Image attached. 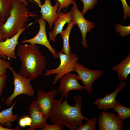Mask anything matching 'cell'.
<instances>
[{
  "instance_id": "6da1fadb",
  "label": "cell",
  "mask_w": 130,
  "mask_h": 130,
  "mask_svg": "<svg viewBox=\"0 0 130 130\" xmlns=\"http://www.w3.org/2000/svg\"><path fill=\"white\" fill-rule=\"evenodd\" d=\"M67 97L63 101L62 97L54 99L49 117L52 124L65 126L70 130H76L78 126L82 124L83 120L86 121L88 118L84 117L81 113L83 99L79 95L75 96L74 100L76 105L72 106L67 102Z\"/></svg>"
},
{
  "instance_id": "7a4b0ae2",
  "label": "cell",
  "mask_w": 130,
  "mask_h": 130,
  "mask_svg": "<svg viewBox=\"0 0 130 130\" xmlns=\"http://www.w3.org/2000/svg\"><path fill=\"white\" fill-rule=\"evenodd\" d=\"M16 55L21 62L20 73L31 80L42 74L46 60L37 44H20Z\"/></svg>"
},
{
  "instance_id": "3957f363",
  "label": "cell",
  "mask_w": 130,
  "mask_h": 130,
  "mask_svg": "<svg viewBox=\"0 0 130 130\" xmlns=\"http://www.w3.org/2000/svg\"><path fill=\"white\" fill-rule=\"evenodd\" d=\"M12 7L9 16L0 30L6 40L16 34L19 31L27 26L29 20L28 9L20 0H12Z\"/></svg>"
},
{
  "instance_id": "277c9868",
  "label": "cell",
  "mask_w": 130,
  "mask_h": 130,
  "mask_svg": "<svg viewBox=\"0 0 130 130\" xmlns=\"http://www.w3.org/2000/svg\"><path fill=\"white\" fill-rule=\"evenodd\" d=\"M10 70L13 74L14 89L13 93L5 100L4 103L8 107L11 106L13 99L17 96L23 94L32 97L35 93L34 89L30 83L31 80L30 78L16 72L12 67Z\"/></svg>"
},
{
  "instance_id": "5b68a950",
  "label": "cell",
  "mask_w": 130,
  "mask_h": 130,
  "mask_svg": "<svg viewBox=\"0 0 130 130\" xmlns=\"http://www.w3.org/2000/svg\"><path fill=\"white\" fill-rule=\"evenodd\" d=\"M56 53L60 60L59 65L55 69L47 70L46 73L43 74L44 76H45L56 74L53 83V84H55L63 75L73 71L75 66L78 59L77 55L72 53L66 55L61 50L57 52Z\"/></svg>"
},
{
  "instance_id": "8992f818",
  "label": "cell",
  "mask_w": 130,
  "mask_h": 130,
  "mask_svg": "<svg viewBox=\"0 0 130 130\" xmlns=\"http://www.w3.org/2000/svg\"><path fill=\"white\" fill-rule=\"evenodd\" d=\"M73 71L78 73V80L81 81L84 85V89L89 94L91 93L93 91L92 85L94 82L104 72L103 71L101 70L89 69L78 62L75 64Z\"/></svg>"
},
{
  "instance_id": "52a82bcc",
  "label": "cell",
  "mask_w": 130,
  "mask_h": 130,
  "mask_svg": "<svg viewBox=\"0 0 130 130\" xmlns=\"http://www.w3.org/2000/svg\"><path fill=\"white\" fill-rule=\"evenodd\" d=\"M71 11L72 21L74 22V25H77L81 31L82 34L81 44L84 48H88L89 46L86 40V37L88 32H91V30L95 26L93 22L86 20L84 15L78 10L77 4L74 2L73 4Z\"/></svg>"
},
{
  "instance_id": "ba28073f",
  "label": "cell",
  "mask_w": 130,
  "mask_h": 130,
  "mask_svg": "<svg viewBox=\"0 0 130 130\" xmlns=\"http://www.w3.org/2000/svg\"><path fill=\"white\" fill-rule=\"evenodd\" d=\"M31 22L26 27L20 29L17 33L13 37L6 39L4 41L0 42V57L5 60L6 57L8 59L12 61L17 58L15 52V49L19 44V37L21 33L26 28L34 23Z\"/></svg>"
},
{
  "instance_id": "9c48e42d",
  "label": "cell",
  "mask_w": 130,
  "mask_h": 130,
  "mask_svg": "<svg viewBox=\"0 0 130 130\" xmlns=\"http://www.w3.org/2000/svg\"><path fill=\"white\" fill-rule=\"evenodd\" d=\"M36 20L39 25V30L38 33L35 37L31 39L23 40L21 43H28L32 44L43 45L48 49L55 58H57L58 57L56 53L57 52L51 45L47 37L45 20L42 16L40 17L38 19H36Z\"/></svg>"
},
{
  "instance_id": "30bf717a",
  "label": "cell",
  "mask_w": 130,
  "mask_h": 130,
  "mask_svg": "<svg viewBox=\"0 0 130 130\" xmlns=\"http://www.w3.org/2000/svg\"><path fill=\"white\" fill-rule=\"evenodd\" d=\"M78 75L71 72L67 73L59 79L60 84L58 90L61 92L62 97H67L70 91L72 90L81 91L84 89V86L79 83Z\"/></svg>"
},
{
  "instance_id": "8fae6325",
  "label": "cell",
  "mask_w": 130,
  "mask_h": 130,
  "mask_svg": "<svg viewBox=\"0 0 130 130\" xmlns=\"http://www.w3.org/2000/svg\"><path fill=\"white\" fill-rule=\"evenodd\" d=\"M57 93V91L55 90L47 92L41 90L38 91L36 97L37 106L46 120L50 117L54 98Z\"/></svg>"
},
{
  "instance_id": "7c38bea8",
  "label": "cell",
  "mask_w": 130,
  "mask_h": 130,
  "mask_svg": "<svg viewBox=\"0 0 130 130\" xmlns=\"http://www.w3.org/2000/svg\"><path fill=\"white\" fill-rule=\"evenodd\" d=\"M99 130H121L123 125L118 116L113 112L104 111L98 117Z\"/></svg>"
},
{
  "instance_id": "4fadbf2b",
  "label": "cell",
  "mask_w": 130,
  "mask_h": 130,
  "mask_svg": "<svg viewBox=\"0 0 130 130\" xmlns=\"http://www.w3.org/2000/svg\"><path fill=\"white\" fill-rule=\"evenodd\" d=\"M32 122L29 128L27 130H34L39 128L43 130L47 124L46 119L44 115L39 110L37 100L32 101L28 108Z\"/></svg>"
},
{
  "instance_id": "5bb4252c",
  "label": "cell",
  "mask_w": 130,
  "mask_h": 130,
  "mask_svg": "<svg viewBox=\"0 0 130 130\" xmlns=\"http://www.w3.org/2000/svg\"><path fill=\"white\" fill-rule=\"evenodd\" d=\"M59 5V2L57 0L53 6L51 4L50 0H45L43 4L38 5L41 9L40 12L42 17L45 20L47 21L50 30L52 28L54 22L57 19V11Z\"/></svg>"
},
{
  "instance_id": "9a60e30c",
  "label": "cell",
  "mask_w": 130,
  "mask_h": 130,
  "mask_svg": "<svg viewBox=\"0 0 130 130\" xmlns=\"http://www.w3.org/2000/svg\"><path fill=\"white\" fill-rule=\"evenodd\" d=\"M126 84V83L124 81L120 82L116 87L114 91L110 92L109 94H106L103 98L96 99L93 104L97 106L98 109L103 110L105 111H107L116 101L118 93L124 88Z\"/></svg>"
},
{
  "instance_id": "2e32d148",
  "label": "cell",
  "mask_w": 130,
  "mask_h": 130,
  "mask_svg": "<svg viewBox=\"0 0 130 130\" xmlns=\"http://www.w3.org/2000/svg\"><path fill=\"white\" fill-rule=\"evenodd\" d=\"M57 13L58 17L54 23L53 30L48 33L49 41H52L54 43L55 41L57 35L62 32L65 24L72 20L71 10L66 13L59 12L58 11Z\"/></svg>"
},
{
  "instance_id": "e0dca14e",
  "label": "cell",
  "mask_w": 130,
  "mask_h": 130,
  "mask_svg": "<svg viewBox=\"0 0 130 130\" xmlns=\"http://www.w3.org/2000/svg\"><path fill=\"white\" fill-rule=\"evenodd\" d=\"M112 69L117 73L120 82L126 80L129 82L128 76L130 74V52L120 63L113 66Z\"/></svg>"
},
{
  "instance_id": "ac0fdd59",
  "label": "cell",
  "mask_w": 130,
  "mask_h": 130,
  "mask_svg": "<svg viewBox=\"0 0 130 130\" xmlns=\"http://www.w3.org/2000/svg\"><path fill=\"white\" fill-rule=\"evenodd\" d=\"M16 102V100L10 107L0 112V124L5 126L6 128H11L12 123L18 118V115L13 113V109Z\"/></svg>"
},
{
  "instance_id": "d6986e66",
  "label": "cell",
  "mask_w": 130,
  "mask_h": 130,
  "mask_svg": "<svg viewBox=\"0 0 130 130\" xmlns=\"http://www.w3.org/2000/svg\"><path fill=\"white\" fill-rule=\"evenodd\" d=\"M68 25L66 28L59 34L62 36L63 41V45L62 51L65 54L68 55L71 53V47L69 42V36L71 31L74 24L73 21L68 23Z\"/></svg>"
},
{
  "instance_id": "ffe728a7",
  "label": "cell",
  "mask_w": 130,
  "mask_h": 130,
  "mask_svg": "<svg viewBox=\"0 0 130 130\" xmlns=\"http://www.w3.org/2000/svg\"><path fill=\"white\" fill-rule=\"evenodd\" d=\"M110 108L113 109L117 113L118 117L122 122L130 117V108L122 105L119 100H116Z\"/></svg>"
},
{
  "instance_id": "44dd1931",
  "label": "cell",
  "mask_w": 130,
  "mask_h": 130,
  "mask_svg": "<svg viewBox=\"0 0 130 130\" xmlns=\"http://www.w3.org/2000/svg\"><path fill=\"white\" fill-rule=\"evenodd\" d=\"M12 7L11 0H0V13L6 20L9 16Z\"/></svg>"
},
{
  "instance_id": "7402d4cb",
  "label": "cell",
  "mask_w": 130,
  "mask_h": 130,
  "mask_svg": "<svg viewBox=\"0 0 130 130\" xmlns=\"http://www.w3.org/2000/svg\"><path fill=\"white\" fill-rule=\"evenodd\" d=\"M85 124L78 126L76 130H96V124L97 119L96 117H93L87 120Z\"/></svg>"
},
{
  "instance_id": "603a6c76",
  "label": "cell",
  "mask_w": 130,
  "mask_h": 130,
  "mask_svg": "<svg viewBox=\"0 0 130 130\" xmlns=\"http://www.w3.org/2000/svg\"><path fill=\"white\" fill-rule=\"evenodd\" d=\"M116 31L119 33L120 35L123 37L128 36L130 33V26H122L121 23L115 26Z\"/></svg>"
},
{
  "instance_id": "cb8c5ba5",
  "label": "cell",
  "mask_w": 130,
  "mask_h": 130,
  "mask_svg": "<svg viewBox=\"0 0 130 130\" xmlns=\"http://www.w3.org/2000/svg\"><path fill=\"white\" fill-rule=\"evenodd\" d=\"M83 2L84 7L81 12L84 15L88 11L92 10L98 3V0H81Z\"/></svg>"
},
{
  "instance_id": "d4e9b609",
  "label": "cell",
  "mask_w": 130,
  "mask_h": 130,
  "mask_svg": "<svg viewBox=\"0 0 130 130\" xmlns=\"http://www.w3.org/2000/svg\"><path fill=\"white\" fill-rule=\"evenodd\" d=\"M12 67L10 62L1 59L0 57V76L6 74V70Z\"/></svg>"
},
{
  "instance_id": "484cf974",
  "label": "cell",
  "mask_w": 130,
  "mask_h": 130,
  "mask_svg": "<svg viewBox=\"0 0 130 130\" xmlns=\"http://www.w3.org/2000/svg\"><path fill=\"white\" fill-rule=\"evenodd\" d=\"M59 2V5L57 11L60 12L63 9H66L71 4H72L75 2V0H57Z\"/></svg>"
},
{
  "instance_id": "4316f807",
  "label": "cell",
  "mask_w": 130,
  "mask_h": 130,
  "mask_svg": "<svg viewBox=\"0 0 130 130\" xmlns=\"http://www.w3.org/2000/svg\"><path fill=\"white\" fill-rule=\"evenodd\" d=\"M123 6L124 16L123 20H124L127 18L130 17V7L127 4L126 0H121Z\"/></svg>"
},
{
  "instance_id": "83f0119b",
  "label": "cell",
  "mask_w": 130,
  "mask_h": 130,
  "mask_svg": "<svg viewBox=\"0 0 130 130\" xmlns=\"http://www.w3.org/2000/svg\"><path fill=\"white\" fill-rule=\"evenodd\" d=\"M50 125L47 124L43 130H60L63 129L64 125L57 124Z\"/></svg>"
},
{
  "instance_id": "f1b7e54d",
  "label": "cell",
  "mask_w": 130,
  "mask_h": 130,
  "mask_svg": "<svg viewBox=\"0 0 130 130\" xmlns=\"http://www.w3.org/2000/svg\"><path fill=\"white\" fill-rule=\"evenodd\" d=\"M7 75L0 76V98L2 94L3 90L5 86Z\"/></svg>"
},
{
  "instance_id": "f546056e",
  "label": "cell",
  "mask_w": 130,
  "mask_h": 130,
  "mask_svg": "<svg viewBox=\"0 0 130 130\" xmlns=\"http://www.w3.org/2000/svg\"><path fill=\"white\" fill-rule=\"evenodd\" d=\"M19 124L20 126L24 127L26 126L25 120L24 117L20 119L19 122Z\"/></svg>"
},
{
  "instance_id": "4dcf8cb0",
  "label": "cell",
  "mask_w": 130,
  "mask_h": 130,
  "mask_svg": "<svg viewBox=\"0 0 130 130\" xmlns=\"http://www.w3.org/2000/svg\"><path fill=\"white\" fill-rule=\"evenodd\" d=\"M6 20L0 13V30Z\"/></svg>"
},
{
  "instance_id": "1f68e13d",
  "label": "cell",
  "mask_w": 130,
  "mask_h": 130,
  "mask_svg": "<svg viewBox=\"0 0 130 130\" xmlns=\"http://www.w3.org/2000/svg\"><path fill=\"white\" fill-rule=\"evenodd\" d=\"M24 117L25 120L26 126H30L32 122V120L31 117L27 116H25Z\"/></svg>"
},
{
  "instance_id": "d6a6232c",
  "label": "cell",
  "mask_w": 130,
  "mask_h": 130,
  "mask_svg": "<svg viewBox=\"0 0 130 130\" xmlns=\"http://www.w3.org/2000/svg\"><path fill=\"white\" fill-rule=\"evenodd\" d=\"M6 40L4 35L2 33L0 30V42Z\"/></svg>"
},
{
  "instance_id": "836d02e7",
  "label": "cell",
  "mask_w": 130,
  "mask_h": 130,
  "mask_svg": "<svg viewBox=\"0 0 130 130\" xmlns=\"http://www.w3.org/2000/svg\"><path fill=\"white\" fill-rule=\"evenodd\" d=\"M17 130L16 129H12L3 127L1 124H0V130Z\"/></svg>"
},
{
  "instance_id": "e575fe53",
  "label": "cell",
  "mask_w": 130,
  "mask_h": 130,
  "mask_svg": "<svg viewBox=\"0 0 130 130\" xmlns=\"http://www.w3.org/2000/svg\"><path fill=\"white\" fill-rule=\"evenodd\" d=\"M11 1L12 0H11ZM23 3L24 5L26 6H28L29 4V2L26 0H20Z\"/></svg>"
},
{
  "instance_id": "d590c367",
  "label": "cell",
  "mask_w": 130,
  "mask_h": 130,
  "mask_svg": "<svg viewBox=\"0 0 130 130\" xmlns=\"http://www.w3.org/2000/svg\"><path fill=\"white\" fill-rule=\"evenodd\" d=\"M36 3H37L38 5H40L41 4V0H33Z\"/></svg>"
},
{
  "instance_id": "8d00e7d4",
  "label": "cell",
  "mask_w": 130,
  "mask_h": 130,
  "mask_svg": "<svg viewBox=\"0 0 130 130\" xmlns=\"http://www.w3.org/2000/svg\"><path fill=\"white\" fill-rule=\"evenodd\" d=\"M1 107L0 106V109H1Z\"/></svg>"
}]
</instances>
